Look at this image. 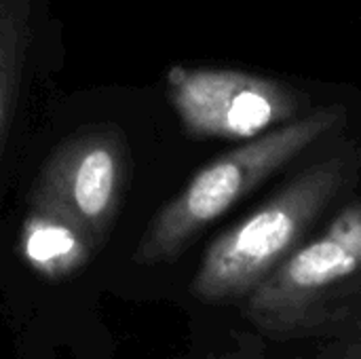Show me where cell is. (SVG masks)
I'll list each match as a JSON object with an SVG mask.
<instances>
[{
  "label": "cell",
  "instance_id": "cell-1",
  "mask_svg": "<svg viewBox=\"0 0 361 359\" xmlns=\"http://www.w3.org/2000/svg\"><path fill=\"white\" fill-rule=\"evenodd\" d=\"M239 307L271 341L361 336V203L341 209Z\"/></svg>",
  "mask_w": 361,
  "mask_h": 359
},
{
  "label": "cell",
  "instance_id": "cell-2",
  "mask_svg": "<svg viewBox=\"0 0 361 359\" xmlns=\"http://www.w3.org/2000/svg\"><path fill=\"white\" fill-rule=\"evenodd\" d=\"M349 152L302 169L264 205L224 231L207 248L190 292L205 305H241L305 241L326 207L355 174Z\"/></svg>",
  "mask_w": 361,
  "mask_h": 359
},
{
  "label": "cell",
  "instance_id": "cell-3",
  "mask_svg": "<svg viewBox=\"0 0 361 359\" xmlns=\"http://www.w3.org/2000/svg\"><path fill=\"white\" fill-rule=\"evenodd\" d=\"M343 121V108H319L205 165L148 222L133 252V260L142 267L173 262L212 222L300 157L309 146L332 133Z\"/></svg>",
  "mask_w": 361,
  "mask_h": 359
},
{
  "label": "cell",
  "instance_id": "cell-4",
  "mask_svg": "<svg viewBox=\"0 0 361 359\" xmlns=\"http://www.w3.org/2000/svg\"><path fill=\"white\" fill-rule=\"evenodd\" d=\"M167 93L182 127L203 140H254L298 118L302 108L288 85L239 70L173 66Z\"/></svg>",
  "mask_w": 361,
  "mask_h": 359
},
{
  "label": "cell",
  "instance_id": "cell-5",
  "mask_svg": "<svg viewBox=\"0 0 361 359\" xmlns=\"http://www.w3.org/2000/svg\"><path fill=\"white\" fill-rule=\"evenodd\" d=\"M131 171L129 146L114 125L74 133L42 165L30 197L70 212L102 248L123 205Z\"/></svg>",
  "mask_w": 361,
  "mask_h": 359
},
{
  "label": "cell",
  "instance_id": "cell-6",
  "mask_svg": "<svg viewBox=\"0 0 361 359\" xmlns=\"http://www.w3.org/2000/svg\"><path fill=\"white\" fill-rule=\"evenodd\" d=\"M99 250L91 233L57 203L30 197L19 235V254L25 264L49 281L78 273Z\"/></svg>",
  "mask_w": 361,
  "mask_h": 359
},
{
  "label": "cell",
  "instance_id": "cell-7",
  "mask_svg": "<svg viewBox=\"0 0 361 359\" xmlns=\"http://www.w3.org/2000/svg\"><path fill=\"white\" fill-rule=\"evenodd\" d=\"M32 40V0H0V163Z\"/></svg>",
  "mask_w": 361,
  "mask_h": 359
},
{
  "label": "cell",
  "instance_id": "cell-8",
  "mask_svg": "<svg viewBox=\"0 0 361 359\" xmlns=\"http://www.w3.org/2000/svg\"><path fill=\"white\" fill-rule=\"evenodd\" d=\"M207 359H273L267 351L264 345V336H260L258 332L254 334H239L233 339V345L222 351L216 353Z\"/></svg>",
  "mask_w": 361,
  "mask_h": 359
},
{
  "label": "cell",
  "instance_id": "cell-9",
  "mask_svg": "<svg viewBox=\"0 0 361 359\" xmlns=\"http://www.w3.org/2000/svg\"><path fill=\"white\" fill-rule=\"evenodd\" d=\"M300 359H361V336L326 341V345L319 347V351Z\"/></svg>",
  "mask_w": 361,
  "mask_h": 359
}]
</instances>
